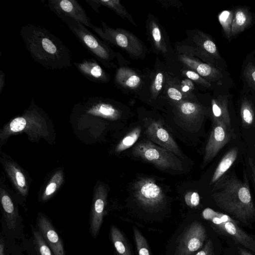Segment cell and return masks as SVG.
Segmentation results:
<instances>
[{
  "instance_id": "f35d334b",
  "label": "cell",
  "mask_w": 255,
  "mask_h": 255,
  "mask_svg": "<svg viewBox=\"0 0 255 255\" xmlns=\"http://www.w3.org/2000/svg\"><path fill=\"white\" fill-rule=\"evenodd\" d=\"M238 250L240 255H253L245 249L239 247L238 248Z\"/></svg>"
},
{
  "instance_id": "d590c367",
  "label": "cell",
  "mask_w": 255,
  "mask_h": 255,
  "mask_svg": "<svg viewBox=\"0 0 255 255\" xmlns=\"http://www.w3.org/2000/svg\"><path fill=\"white\" fill-rule=\"evenodd\" d=\"M249 164L251 168L253 179L255 186V163L254 160L250 157L249 158Z\"/></svg>"
},
{
  "instance_id": "d4e9b609",
  "label": "cell",
  "mask_w": 255,
  "mask_h": 255,
  "mask_svg": "<svg viewBox=\"0 0 255 255\" xmlns=\"http://www.w3.org/2000/svg\"><path fill=\"white\" fill-rule=\"evenodd\" d=\"M180 110L183 116L188 121L194 122L200 116L202 111L199 107L192 103L186 102L182 104Z\"/></svg>"
},
{
  "instance_id": "5b68a950",
  "label": "cell",
  "mask_w": 255,
  "mask_h": 255,
  "mask_svg": "<svg viewBox=\"0 0 255 255\" xmlns=\"http://www.w3.org/2000/svg\"><path fill=\"white\" fill-rule=\"evenodd\" d=\"M60 18L66 23L71 32L88 52L105 66H111L112 53L107 44L88 29L85 25L72 18L66 16H62Z\"/></svg>"
},
{
  "instance_id": "83f0119b",
  "label": "cell",
  "mask_w": 255,
  "mask_h": 255,
  "mask_svg": "<svg viewBox=\"0 0 255 255\" xmlns=\"http://www.w3.org/2000/svg\"><path fill=\"white\" fill-rule=\"evenodd\" d=\"M35 243L40 255H53L52 251L41 234L37 231L33 232Z\"/></svg>"
},
{
  "instance_id": "8fae6325",
  "label": "cell",
  "mask_w": 255,
  "mask_h": 255,
  "mask_svg": "<svg viewBox=\"0 0 255 255\" xmlns=\"http://www.w3.org/2000/svg\"><path fill=\"white\" fill-rule=\"evenodd\" d=\"M215 230L226 235L236 243L255 253V241L249 234L238 226L236 220L233 221H210Z\"/></svg>"
},
{
  "instance_id": "cb8c5ba5",
  "label": "cell",
  "mask_w": 255,
  "mask_h": 255,
  "mask_svg": "<svg viewBox=\"0 0 255 255\" xmlns=\"http://www.w3.org/2000/svg\"><path fill=\"white\" fill-rule=\"evenodd\" d=\"M141 132V128L136 127L129 132L117 145V152H122L132 146L138 139Z\"/></svg>"
},
{
  "instance_id": "e0dca14e",
  "label": "cell",
  "mask_w": 255,
  "mask_h": 255,
  "mask_svg": "<svg viewBox=\"0 0 255 255\" xmlns=\"http://www.w3.org/2000/svg\"><path fill=\"white\" fill-rule=\"evenodd\" d=\"M229 98L221 95L212 101L213 122L221 123L229 130L233 131L231 120L228 110Z\"/></svg>"
},
{
  "instance_id": "6da1fadb",
  "label": "cell",
  "mask_w": 255,
  "mask_h": 255,
  "mask_svg": "<svg viewBox=\"0 0 255 255\" xmlns=\"http://www.w3.org/2000/svg\"><path fill=\"white\" fill-rule=\"evenodd\" d=\"M20 35L32 58L49 69H62L72 66L69 48L46 28L33 24L21 26Z\"/></svg>"
},
{
  "instance_id": "9c48e42d",
  "label": "cell",
  "mask_w": 255,
  "mask_h": 255,
  "mask_svg": "<svg viewBox=\"0 0 255 255\" xmlns=\"http://www.w3.org/2000/svg\"><path fill=\"white\" fill-rule=\"evenodd\" d=\"M233 131L229 130L221 123L213 122V127L207 142L203 165L205 166L218 153L230 140Z\"/></svg>"
},
{
  "instance_id": "9a60e30c",
  "label": "cell",
  "mask_w": 255,
  "mask_h": 255,
  "mask_svg": "<svg viewBox=\"0 0 255 255\" xmlns=\"http://www.w3.org/2000/svg\"><path fill=\"white\" fill-rule=\"evenodd\" d=\"M73 64L78 71L90 81L95 83L108 81L107 74L94 58L84 59L80 62H74Z\"/></svg>"
},
{
  "instance_id": "4dcf8cb0",
  "label": "cell",
  "mask_w": 255,
  "mask_h": 255,
  "mask_svg": "<svg viewBox=\"0 0 255 255\" xmlns=\"http://www.w3.org/2000/svg\"><path fill=\"white\" fill-rule=\"evenodd\" d=\"M194 255H215L214 247L212 240L209 239L204 247Z\"/></svg>"
},
{
  "instance_id": "7402d4cb",
  "label": "cell",
  "mask_w": 255,
  "mask_h": 255,
  "mask_svg": "<svg viewBox=\"0 0 255 255\" xmlns=\"http://www.w3.org/2000/svg\"><path fill=\"white\" fill-rule=\"evenodd\" d=\"M240 115L242 125L244 128L255 127V111L251 101L246 98L242 101Z\"/></svg>"
},
{
  "instance_id": "484cf974",
  "label": "cell",
  "mask_w": 255,
  "mask_h": 255,
  "mask_svg": "<svg viewBox=\"0 0 255 255\" xmlns=\"http://www.w3.org/2000/svg\"><path fill=\"white\" fill-rule=\"evenodd\" d=\"M234 11L231 10L222 11L218 15L219 21L228 38L231 37V29Z\"/></svg>"
},
{
  "instance_id": "8992f818",
  "label": "cell",
  "mask_w": 255,
  "mask_h": 255,
  "mask_svg": "<svg viewBox=\"0 0 255 255\" xmlns=\"http://www.w3.org/2000/svg\"><path fill=\"white\" fill-rule=\"evenodd\" d=\"M134 196L137 203L148 211H154L165 203L164 194L155 181L150 178H143L135 182Z\"/></svg>"
},
{
  "instance_id": "ba28073f",
  "label": "cell",
  "mask_w": 255,
  "mask_h": 255,
  "mask_svg": "<svg viewBox=\"0 0 255 255\" xmlns=\"http://www.w3.org/2000/svg\"><path fill=\"white\" fill-rule=\"evenodd\" d=\"M47 5L59 18L68 17L91 28L93 25L84 8L76 0H48Z\"/></svg>"
},
{
  "instance_id": "4fadbf2b",
  "label": "cell",
  "mask_w": 255,
  "mask_h": 255,
  "mask_svg": "<svg viewBox=\"0 0 255 255\" xmlns=\"http://www.w3.org/2000/svg\"><path fill=\"white\" fill-rule=\"evenodd\" d=\"M84 106L87 115L112 121L117 120L120 117L119 111L111 103L101 98L90 97L84 104Z\"/></svg>"
},
{
  "instance_id": "603a6c76",
  "label": "cell",
  "mask_w": 255,
  "mask_h": 255,
  "mask_svg": "<svg viewBox=\"0 0 255 255\" xmlns=\"http://www.w3.org/2000/svg\"><path fill=\"white\" fill-rule=\"evenodd\" d=\"M64 175L62 170H59L51 176L42 195V200L49 199L57 191L63 182Z\"/></svg>"
},
{
  "instance_id": "7a4b0ae2",
  "label": "cell",
  "mask_w": 255,
  "mask_h": 255,
  "mask_svg": "<svg viewBox=\"0 0 255 255\" xmlns=\"http://www.w3.org/2000/svg\"><path fill=\"white\" fill-rule=\"evenodd\" d=\"M216 183V191L212 195L216 205L249 225L255 217V206L247 176L244 181L234 175L226 176Z\"/></svg>"
},
{
  "instance_id": "60d3db41",
  "label": "cell",
  "mask_w": 255,
  "mask_h": 255,
  "mask_svg": "<svg viewBox=\"0 0 255 255\" xmlns=\"http://www.w3.org/2000/svg\"><path fill=\"white\" fill-rule=\"evenodd\" d=\"M189 89V87L188 86H185L182 88V91L183 92H187Z\"/></svg>"
},
{
  "instance_id": "7c38bea8",
  "label": "cell",
  "mask_w": 255,
  "mask_h": 255,
  "mask_svg": "<svg viewBox=\"0 0 255 255\" xmlns=\"http://www.w3.org/2000/svg\"><path fill=\"white\" fill-rule=\"evenodd\" d=\"M144 133L149 140L164 148L178 156L182 153L172 136L162 125L157 121L147 124Z\"/></svg>"
},
{
  "instance_id": "836d02e7",
  "label": "cell",
  "mask_w": 255,
  "mask_h": 255,
  "mask_svg": "<svg viewBox=\"0 0 255 255\" xmlns=\"http://www.w3.org/2000/svg\"><path fill=\"white\" fill-rule=\"evenodd\" d=\"M163 82V75L161 73H158L155 77L154 86L156 91L161 90Z\"/></svg>"
},
{
  "instance_id": "1f68e13d",
  "label": "cell",
  "mask_w": 255,
  "mask_h": 255,
  "mask_svg": "<svg viewBox=\"0 0 255 255\" xmlns=\"http://www.w3.org/2000/svg\"><path fill=\"white\" fill-rule=\"evenodd\" d=\"M168 95L173 100L179 101L182 98V94L174 88H170L168 90Z\"/></svg>"
},
{
  "instance_id": "74e56055",
  "label": "cell",
  "mask_w": 255,
  "mask_h": 255,
  "mask_svg": "<svg viewBox=\"0 0 255 255\" xmlns=\"http://www.w3.org/2000/svg\"><path fill=\"white\" fill-rule=\"evenodd\" d=\"M5 85V73L0 70V94L2 91Z\"/></svg>"
},
{
  "instance_id": "277c9868",
  "label": "cell",
  "mask_w": 255,
  "mask_h": 255,
  "mask_svg": "<svg viewBox=\"0 0 255 255\" xmlns=\"http://www.w3.org/2000/svg\"><path fill=\"white\" fill-rule=\"evenodd\" d=\"M132 154L162 170L182 171L183 169V164L176 155L148 139L137 143L133 147Z\"/></svg>"
},
{
  "instance_id": "f1b7e54d",
  "label": "cell",
  "mask_w": 255,
  "mask_h": 255,
  "mask_svg": "<svg viewBox=\"0 0 255 255\" xmlns=\"http://www.w3.org/2000/svg\"><path fill=\"white\" fill-rule=\"evenodd\" d=\"M244 76L248 85L255 91V65L248 63L244 70Z\"/></svg>"
},
{
  "instance_id": "2e32d148",
  "label": "cell",
  "mask_w": 255,
  "mask_h": 255,
  "mask_svg": "<svg viewBox=\"0 0 255 255\" xmlns=\"http://www.w3.org/2000/svg\"><path fill=\"white\" fill-rule=\"evenodd\" d=\"M3 167L12 184L18 192L23 196L28 193V182L20 166L14 161L1 159Z\"/></svg>"
},
{
  "instance_id": "5bb4252c",
  "label": "cell",
  "mask_w": 255,
  "mask_h": 255,
  "mask_svg": "<svg viewBox=\"0 0 255 255\" xmlns=\"http://www.w3.org/2000/svg\"><path fill=\"white\" fill-rule=\"evenodd\" d=\"M38 225L42 236L54 255H65L63 242L49 220L41 215L38 219Z\"/></svg>"
},
{
  "instance_id": "d6a6232c",
  "label": "cell",
  "mask_w": 255,
  "mask_h": 255,
  "mask_svg": "<svg viewBox=\"0 0 255 255\" xmlns=\"http://www.w3.org/2000/svg\"><path fill=\"white\" fill-rule=\"evenodd\" d=\"M140 81L139 77L133 75L130 77L126 81V84L129 87H134L136 86Z\"/></svg>"
},
{
  "instance_id": "ab89813d",
  "label": "cell",
  "mask_w": 255,
  "mask_h": 255,
  "mask_svg": "<svg viewBox=\"0 0 255 255\" xmlns=\"http://www.w3.org/2000/svg\"><path fill=\"white\" fill-rule=\"evenodd\" d=\"M4 247L3 240L1 239L0 241V255H4Z\"/></svg>"
},
{
  "instance_id": "ffe728a7",
  "label": "cell",
  "mask_w": 255,
  "mask_h": 255,
  "mask_svg": "<svg viewBox=\"0 0 255 255\" xmlns=\"http://www.w3.org/2000/svg\"><path fill=\"white\" fill-rule=\"evenodd\" d=\"M0 201L7 227L13 229L16 226L17 215L15 207L8 193L4 188H0Z\"/></svg>"
},
{
  "instance_id": "f546056e",
  "label": "cell",
  "mask_w": 255,
  "mask_h": 255,
  "mask_svg": "<svg viewBox=\"0 0 255 255\" xmlns=\"http://www.w3.org/2000/svg\"><path fill=\"white\" fill-rule=\"evenodd\" d=\"M186 204L189 207L193 208L199 205L200 198L199 194L195 191H189L184 196Z\"/></svg>"
},
{
  "instance_id": "e575fe53",
  "label": "cell",
  "mask_w": 255,
  "mask_h": 255,
  "mask_svg": "<svg viewBox=\"0 0 255 255\" xmlns=\"http://www.w3.org/2000/svg\"><path fill=\"white\" fill-rule=\"evenodd\" d=\"M152 35L154 40L156 42H160L161 40V34L160 30L157 27H155L153 28Z\"/></svg>"
},
{
  "instance_id": "52a82bcc",
  "label": "cell",
  "mask_w": 255,
  "mask_h": 255,
  "mask_svg": "<svg viewBox=\"0 0 255 255\" xmlns=\"http://www.w3.org/2000/svg\"><path fill=\"white\" fill-rule=\"evenodd\" d=\"M206 237V231L202 224L198 221L192 222L179 240L175 255H192L202 247Z\"/></svg>"
},
{
  "instance_id": "44dd1931",
  "label": "cell",
  "mask_w": 255,
  "mask_h": 255,
  "mask_svg": "<svg viewBox=\"0 0 255 255\" xmlns=\"http://www.w3.org/2000/svg\"><path fill=\"white\" fill-rule=\"evenodd\" d=\"M111 237L114 247L120 255H132L125 237L115 226H112L111 228Z\"/></svg>"
},
{
  "instance_id": "3957f363",
  "label": "cell",
  "mask_w": 255,
  "mask_h": 255,
  "mask_svg": "<svg viewBox=\"0 0 255 255\" xmlns=\"http://www.w3.org/2000/svg\"><path fill=\"white\" fill-rule=\"evenodd\" d=\"M47 124L44 112L32 99L29 108L22 115L11 120L0 130V146L10 135L23 132L26 133L31 141L46 139L49 135Z\"/></svg>"
},
{
  "instance_id": "30bf717a",
  "label": "cell",
  "mask_w": 255,
  "mask_h": 255,
  "mask_svg": "<svg viewBox=\"0 0 255 255\" xmlns=\"http://www.w3.org/2000/svg\"><path fill=\"white\" fill-rule=\"evenodd\" d=\"M108 190L103 184L97 185L94 190L90 217V231L96 238L100 231L107 203Z\"/></svg>"
},
{
  "instance_id": "ac0fdd59",
  "label": "cell",
  "mask_w": 255,
  "mask_h": 255,
  "mask_svg": "<svg viewBox=\"0 0 255 255\" xmlns=\"http://www.w3.org/2000/svg\"><path fill=\"white\" fill-rule=\"evenodd\" d=\"M238 155V149L236 147L231 148L223 156L212 177L210 184L218 182L232 166Z\"/></svg>"
},
{
  "instance_id": "4316f807",
  "label": "cell",
  "mask_w": 255,
  "mask_h": 255,
  "mask_svg": "<svg viewBox=\"0 0 255 255\" xmlns=\"http://www.w3.org/2000/svg\"><path fill=\"white\" fill-rule=\"evenodd\" d=\"M133 231L138 255H150L146 239L135 227H133Z\"/></svg>"
},
{
  "instance_id": "d6986e66",
  "label": "cell",
  "mask_w": 255,
  "mask_h": 255,
  "mask_svg": "<svg viewBox=\"0 0 255 255\" xmlns=\"http://www.w3.org/2000/svg\"><path fill=\"white\" fill-rule=\"evenodd\" d=\"M252 22V16L247 8L238 7L234 11L231 29V37L241 33Z\"/></svg>"
},
{
  "instance_id": "8d00e7d4",
  "label": "cell",
  "mask_w": 255,
  "mask_h": 255,
  "mask_svg": "<svg viewBox=\"0 0 255 255\" xmlns=\"http://www.w3.org/2000/svg\"><path fill=\"white\" fill-rule=\"evenodd\" d=\"M186 76L189 79L193 80H198L200 79L199 74L192 71H188L186 72Z\"/></svg>"
}]
</instances>
